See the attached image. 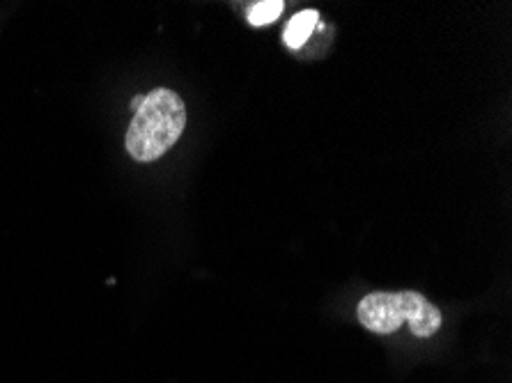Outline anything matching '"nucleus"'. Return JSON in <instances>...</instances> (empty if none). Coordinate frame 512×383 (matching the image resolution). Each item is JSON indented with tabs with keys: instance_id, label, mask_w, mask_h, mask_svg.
<instances>
[{
	"instance_id": "f257e3e1",
	"label": "nucleus",
	"mask_w": 512,
	"mask_h": 383,
	"mask_svg": "<svg viewBox=\"0 0 512 383\" xmlns=\"http://www.w3.org/2000/svg\"><path fill=\"white\" fill-rule=\"evenodd\" d=\"M186 127V106L177 92L157 88L141 99L127 129V152L138 163L157 161L168 154Z\"/></svg>"
},
{
	"instance_id": "f03ea898",
	"label": "nucleus",
	"mask_w": 512,
	"mask_h": 383,
	"mask_svg": "<svg viewBox=\"0 0 512 383\" xmlns=\"http://www.w3.org/2000/svg\"><path fill=\"white\" fill-rule=\"evenodd\" d=\"M361 326L368 331L389 335L409 324L414 338H432L444 324L441 310L418 292H372L363 296L356 308Z\"/></svg>"
},
{
	"instance_id": "7ed1b4c3",
	"label": "nucleus",
	"mask_w": 512,
	"mask_h": 383,
	"mask_svg": "<svg viewBox=\"0 0 512 383\" xmlns=\"http://www.w3.org/2000/svg\"><path fill=\"white\" fill-rule=\"evenodd\" d=\"M317 21H320V12L315 10H304L294 14L283 30V42L287 49H301V46L308 42V37L313 35Z\"/></svg>"
},
{
	"instance_id": "20e7f679",
	"label": "nucleus",
	"mask_w": 512,
	"mask_h": 383,
	"mask_svg": "<svg viewBox=\"0 0 512 383\" xmlns=\"http://www.w3.org/2000/svg\"><path fill=\"white\" fill-rule=\"evenodd\" d=\"M283 7V0H262V3H255L251 5V10H248V23H251L253 28H265L281 17Z\"/></svg>"
}]
</instances>
